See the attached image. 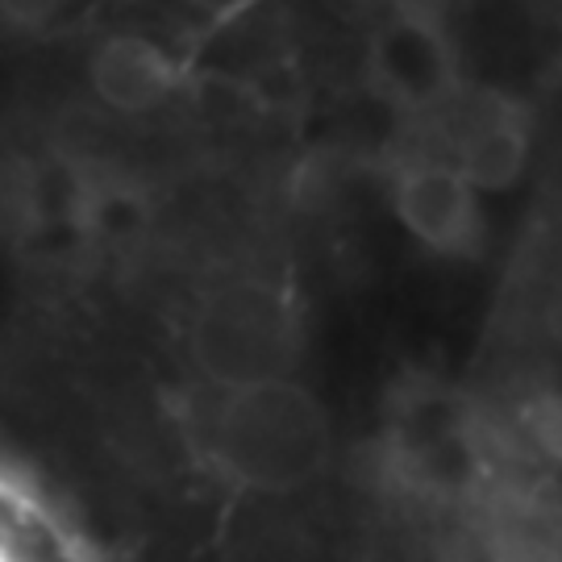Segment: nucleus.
Listing matches in <instances>:
<instances>
[{
	"mask_svg": "<svg viewBox=\"0 0 562 562\" xmlns=\"http://www.w3.org/2000/svg\"><path fill=\"white\" fill-rule=\"evenodd\" d=\"M217 459L255 487H292L325 462V422L308 396L271 380L241 383L217 417Z\"/></svg>",
	"mask_w": 562,
	"mask_h": 562,
	"instance_id": "nucleus-1",
	"label": "nucleus"
},
{
	"mask_svg": "<svg viewBox=\"0 0 562 562\" xmlns=\"http://www.w3.org/2000/svg\"><path fill=\"white\" fill-rule=\"evenodd\" d=\"M375 92L404 109H442L459 92V59L429 18L383 21L367 50Z\"/></svg>",
	"mask_w": 562,
	"mask_h": 562,
	"instance_id": "nucleus-2",
	"label": "nucleus"
},
{
	"mask_svg": "<svg viewBox=\"0 0 562 562\" xmlns=\"http://www.w3.org/2000/svg\"><path fill=\"white\" fill-rule=\"evenodd\" d=\"M392 201H396V217L404 229L438 255L467 250L480 234V188L454 162H408L396 176Z\"/></svg>",
	"mask_w": 562,
	"mask_h": 562,
	"instance_id": "nucleus-3",
	"label": "nucleus"
},
{
	"mask_svg": "<svg viewBox=\"0 0 562 562\" xmlns=\"http://www.w3.org/2000/svg\"><path fill=\"white\" fill-rule=\"evenodd\" d=\"M88 83L109 109L146 113L167 101L176 71L159 42L138 38V34H113L97 42V50L88 55Z\"/></svg>",
	"mask_w": 562,
	"mask_h": 562,
	"instance_id": "nucleus-4",
	"label": "nucleus"
}]
</instances>
